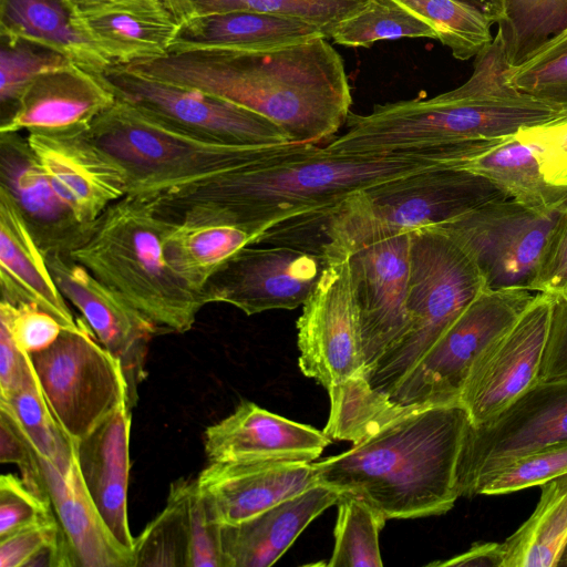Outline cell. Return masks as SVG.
<instances>
[{
    "label": "cell",
    "instance_id": "13",
    "mask_svg": "<svg viewBox=\"0 0 567 567\" xmlns=\"http://www.w3.org/2000/svg\"><path fill=\"white\" fill-rule=\"evenodd\" d=\"M103 75L116 97L195 133L243 145L290 143L265 116L217 96L152 79L124 64L113 63Z\"/></svg>",
    "mask_w": 567,
    "mask_h": 567
},
{
    "label": "cell",
    "instance_id": "52",
    "mask_svg": "<svg viewBox=\"0 0 567 567\" xmlns=\"http://www.w3.org/2000/svg\"><path fill=\"white\" fill-rule=\"evenodd\" d=\"M31 358L14 343L9 329L0 323V398H8L24 382Z\"/></svg>",
    "mask_w": 567,
    "mask_h": 567
},
{
    "label": "cell",
    "instance_id": "24",
    "mask_svg": "<svg viewBox=\"0 0 567 567\" xmlns=\"http://www.w3.org/2000/svg\"><path fill=\"white\" fill-rule=\"evenodd\" d=\"M132 409L118 405L87 436L74 443L82 480L113 536L133 553L127 516Z\"/></svg>",
    "mask_w": 567,
    "mask_h": 567
},
{
    "label": "cell",
    "instance_id": "54",
    "mask_svg": "<svg viewBox=\"0 0 567 567\" xmlns=\"http://www.w3.org/2000/svg\"><path fill=\"white\" fill-rule=\"evenodd\" d=\"M462 6L488 18L493 23H497L504 13L503 0H453Z\"/></svg>",
    "mask_w": 567,
    "mask_h": 567
},
{
    "label": "cell",
    "instance_id": "44",
    "mask_svg": "<svg viewBox=\"0 0 567 567\" xmlns=\"http://www.w3.org/2000/svg\"><path fill=\"white\" fill-rule=\"evenodd\" d=\"M567 473V443L523 455L480 476L468 496L501 495L533 486Z\"/></svg>",
    "mask_w": 567,
    "mask_h": 567
},
{
    "label": "cell",
    "instance_id": "7",
    "mask_svg": "<svg viewBox=\"0 0 567 567\" xmlns=\"http://www.w3.org/2000/svg\"><path fill=\"white\" fill-rule=\"evenodd\" d=\"M87 133L127 172L126 196L144 200L250 165L290 145L223 142L175 125L118 97L94 120Z\"/></svg>",
    "mask_w": 567,
    "mask_h": 567
},
{
    "label": "cell",
    "instance_id": "17",
    "mask_svg": "<svg viewBox=\"0 0 567 567\" xmlns=\"http://www.w3.org/2000/svg\"><path fill=\"white\" fill-rule=\"evenodd\" d=\"M367 372L408 330L411 233L380 237L348 255Z\"/></svg>",
    "mask_w": 567,
    "mask_h": 567
},
{
    "label": "cell",
    "instance_id": "53",
    "mask_svg": "<svg viewBox=\"0 0 567 567\" xmlns=\"http://www.w3.org/2000/svg\"><path fill=\"white\" fill-rule=\"evenodd\" d=\"M504 550L502 543H477L465 553L443 561H435L429 566L441 567H503Z\"/></svg>",
    "mask_w": 567,
    "mask_h": 567
},
{
    "label": "cell",
    "instance_id": "31",
    "mask_svg": "<svg viewBox=\"0 0 567 567\" xmlns=\"http://www.w3.org/2000/svg\"><path fill=\"white\" fill-rule=\"evenodd\" d=\"M255 243L249 233L236 226L168 219L163 237L168 265L190 289L200 293L236 252Z\"/></svg>",
    "mask_w": 567,
    "mask_h": 567
},
{
    "label": "cell",
    "instance_id": "26",
    "mask_svg": "<svg viewBox=\"0 0 567 567\" xmlns=\"http://www.w3.org/2000/svg\"><path fill=\"white\" fill-rule=\"evenodd\" d=\"M341 493L323 484L285 499L237 524L221 525L225 567H269Z\"/></svg>",
    "mask_w": 567,
    "mask_h": 567
},
{
    "label": "cell",
    "instance_id": "42",
    "mask_svg": "<svg viewBox=\"0 0 567 567\" xmlns=\"http://www.w3.org/2000/svg\"><path fill=\"white\" fill-rule=\"evenodd\" d=\"M508 83L539 102L567 111V29L512 68Z\"/></svg>",
    "mask_w": 567,
    "mask_h": 567
},
{
    "label": "cell",
    "instance_id": "45",
    "mask_svg": "<svg viewBox=\"0 0 567 567\" xmlns=\"http://www.w3.org/2000/svg\"><path fill=\"white\" fill-rule=\"evenodd\" d=\"M0 323L4 324L20 350L29 355L51 347L63 331V326L39 306L28 302L11 303L1 299Z\"/></svg>",
    "mask_w": 567,
    "mask_h": 567
},
{
    "label": "cell",
    "instance_id": "16",
    "mask_svg": "<svg viewBox=\"0 0 567 567\" xmlns=\"http://www.w3.org/2000/svg\"><path fill=\"white\" fill-rule=\"evenodd\" d=\"M553 298L538 292L473 365L460 395L472 426L494 419L538 380Z\"/></svg>",
    "mask_w": 567,
    "mask_h": 567
},
{
    "label": "cell",
    "instance_id": "49",
    "mask_svg": "<svg viewBox=\"0 0 567 567\" xmlns=\"http://www.w3.org/2000/svg\"><path fill=\"white\" fill-rule=\"evenodd\" d=\"M0 461L13 463L22 480L35 493L49 498L40 456L9 406L0 401Z\"/></svg>",
    "mask_w": 567,
    "mask_h": 567
},
{
    "label": "cell",
    "instance_id": "5",
    "mask_svg": "<svg viewBox=\"0 0 567 567\" xmlns=\"http://www.w3.org/2000/svg\"><path fill=\"white\" fill-rule=\"evenodd\" d=\"M166 225L148 202L125 196L91 223L68 252L121 295L157 334L187 332L207 305L168 265Z\"/></svg>",
    "mask_w": 567,
    "mask_h": 567
},
{
    "label": "cell",
    "instance_id": "29",
    "mask_svg": "<svg viewBox=\"0 0 567 567\" xmlns=\"http://www.w3.org/2000/svg\"><path fill=\"white\" fill-rule=\"evenodd\" d=\"M321 37L327 38L319 27L293 17L248 11L196 14L179 24L168 53L267 51Z\"/></svg>",
    "mask_w": 567,
    "mask_h": 567
},
{
    "label": "cell",
    "instance_id": "8",
    "mask_svg": "<svg viewBox=\"0 0 567 567\" xmlns=\"http://www.w3.org/2000/svg\"><path fill=\"white\" fill-rule=\"evenodd\" d=\"M485 289L477 267L447 233L437 226L412 231L409 327L367 372L371 388L388 398Z\"/></svg>",
    "mask_w": 567,
    "mask_h": 567
},
{
    "label": "cell",
    "instance_id": "46",
    "mask_svg": "<svg viewBox=\"0 0 567 567\" xmlns=\"http://www.w3.org/2000/svg\"><path fill=\"white\" fill-rule=\"evenodd\" d=\"M189 527L188 567H225L221 549V525L199 492L196 478L187 489Z\"/></svg>",
    "mask_w": 567,
    "mask_h": 567
},
{
    "label": "cell",
    "instance_id": "39",
    "mask_svg": "<svg viewBox=\"0 0 567 567\" xmlns=\"http://www.w3.org/2000/svg\"><path fill=\"white\" fill-rule=\"evenodd\" d=\"M336 43L370 47L380 40L400 38L436 39L434 30L395 0H369L341 21L331 33Z\"/></svg>",
    "mask_w": 567,
    "mask_h": 567
},
{
    "label": "cell",
    "instance_id": "27",
    "mask_svg": "<svg viewBox=\"0 0 567 567\" xmlns=\"http://www.w3.org/2000/svg\"><path fill=\"white\" fill-rule=\"evenodd\" d=\"M45 487L75 567H133V553L113 536L80 473L75 452L68 466L40 457Z\"/></svg>",
    "mask_w": 567,
    "mask_h": 567
},
{
    "label": "cell",
    "instance_id": "43",
    "mask_svg": "<svg viewBox=\"0 0 567 567\" xmlns=\"http://www.w3.org/2000/svg\"><path fill=\"white\" fill-rule=\"evenodd\" d=\"M0 567H75L56 516L0 538Z\"/></svg>",
    "mask_w": 567,
    "mask_h": 567
},
{
    "label": "cell",
    "instance_id": "19",
    "mask_svg": "<svg viewBox=\"0 0 567 567\" xmlns=\"http://www.w3.org/2000/svg\"><path fill=\"white\" fill-rule=\"evenodd\" d=\"M53 278L66 300L80 310L99 342L122 364L134 408L137 389L145 378L148 343L154 327L121 295L96 279L69 254L48 252Z\"/></svg>",
    "mask_w": 567,
    "mask_h": 567
},
{
    "label": "cell",
    "instance_id": "41",
    "mask_svg": "<svg viewBox=\"0 0 567 567\" xmlns=\"http://www.w3.org/2000/svg\"><path fill=\"white\" fill-rule=\"evenodd\" d=\"M369 0H192L196 14L230 11L299 18L319 27L327 38L337 25Z\"/></svg>",
    "mask_w": 567,
    "mask_h": 567
},
{
    "label": "cell",
    "instance_id": "14",
    "mask_svg": "<svg viewBox=\"0 0 567 567\" xmlns=\"http://www.w3.org/2000/svg\"><path fill=\"white\" fill-rule=\"evenodd\" d=\"M299 367L328 390L365 374L348 256L332 259L297 321Z\"/></svg>",
    "mask_w": 567,
    "mask_h": 567
},
{
    "label": "cell",
    "instance_id": "6",
    "mask_svg": "<svg viewBox=\"0 0 567 567\" xmlns=\"http://www.w3.org/2000/svg\"><path fill=\"white\" fill-rule=\"evenodd\" d=\"M507 198L470 171L429 168L360 190L334 207L310 213L308 220L315 248L332 260L380 237L440 226Z\"/></svg>",
    "mask_w": 567,
    "mask_h": 567
},
{
    "label": "cell",
    "instance_id": "2",
    "mask_svg": "<svg viewBox=\"0 0 567 567\" xmlns=\"http://www.w3.org/2000/svg\"><path fill=\"white\" fill-rule=\"evenodd\" d=\"M124 65L258 113L290 143L331 141L351 113L343 60L324 37L275 50H194Z\"/></svg>",
    "mask_w": 567,
    "mask_h": 567
},
{
    "label": "cell",
    "instance_id": "4",
    "mask_svg": "<svg viewBox=\"0 0 567 567\" xmlns=\"http://www.w3.org/2000/svg\"><path fill=\"white\" fill-rule=\"evenodd\" d=\"M512 66L494 37L474 60L461 86L427 100L378 104L369 114L350 113L347 131L326 147L333 152L385 154L453 142L503 138L518 130L567 116L512 86Z\"/></svg>",
    "mask_w": 567,
    "mask_h": 567
},
{
    "label": "cell",
    "instance_id": "40",
    "mask_svg": "<svg viewBox=\"0 0 567 567\" xmlns=\"http://www.w3.org/2000/svg\"><path fill=\"white\" fill-rule=\"evenodd\" d=\"M71 63L44 45L0 35L1 122L12 114L21 95L37 76Z\"/></svg>",
    "mask_w": 567,
    "mask_h": 567
},
{
    "label": "cell",
    "instance_id": "51",
    "mask_svg": "<svg viewBox=\"0 0 567 567\" xmlns=\"http://www.w3.org/2000/svg\"><path fill=\"white\" fill-rule=\"evenodd\" d=\"M567 375V295L553 298L539 380Z\"/></svg>",
    "mask_w": 567,
    "mask_h": 567
},
{
    "label": "cell",
    "instance_id": "36",
    "mask_svg": "<svg viewBox=\"0 0 567 567\" xmlns=\"http://www.w3.org/2000/svg\"><path fill=\"white\" fill-rule=\"evenodd\" d=\"M429 24L457 60L475 58L493 40L488 18L453 0H395Z\"/></svg>",
    "mask_w": 567,
    "mask_h": 567
},
{
    "label": "cell",
    "instance_id": "55",
    "mask_svg": "<svg viewBox=\"0 0 567 567\" xmlns=\"http://www.w3.org/2000/svg\"><path fill=\"white\" fill-rule=\"evenodd\" d=\"M161 2L179 24L196 16L192 0H161Z\"/></svg>",
    "mask_w": 567,
    "mask_h": 567
},
{
    "label": "cell",
    "instance_id": "34",
    "mask_svg": "<svg viewBox=\"0 0 567 567\" xmlns=\"http://www.w3.org/2000/svg\"><path fill=\"white\" fill-rule=\"evenodd\" d=\"M503 9L496 33L512 68L567 29V0H503Z\"/></svg>",
    "mask_w": 567,
    "mask_h": 567
},
{
    "label": "cell",
    "instance_id": "15",
    "mask_svg": "<svg viewBox=\"0 0 567 567\" xmlns=\"http://www.w3.org/2000/svg\"><path fill=\"white\" fill-rule=\"evenodd\" d=\"M330 260L296 247L261 243L236 252L203 290L207 305H231L247 316L302 306Z\"/></svg>",
    "mask_w": 567,
    "mask_h": 567
},
{
    "label": "cell",
    "instance_id": "3",
    "mask_svg": "<svg viewBox=\"0 0 567 567\" xmlns=\"http://www.w3.org/2000/svg\"><path fill=\"white\" fill-rule=\"evenodd\" d=\"M468 415L460 403L406 406L346 452L313 462L318 483L352 494L388 519L449 512Z\"/></svg>",
    "mask_w": 567,
    "mask_h": 567
},
{
    "label": "cell",
    "instance_id": "28",
    "mask_svg": "<svg viewBox=\"0 0 567 567\" xmlns=\"http://www.w3.org/2000/svg\"><path fill=\"white\" fill-rule=\"evenodd\" d=\"M79 9L97 49L117 64L167 54L179 27L161 0H115Z\"/></svg>",
    "mask_w": 567,
    "mask_h": 567
},
{
    "label": "cell",
    "instance_id": "12",
    "mask_svg": "<svg viewBox=\"0 0 567 567\" xmlns=\"http://www.w3.org/2000/svg\"><path fill=\"white\" fill-rule=\"evenodd\" d=\"M566 443L567 375L538 380L494 419L468 425L457 467L460 496L499 465Z\"/></svg>",
    "mask_w": 567,
    "mask_h": 567
},
{
    "label": "cell",
    "instance_id": "37",
    "mask_svg": "<svg viewBox=\"0 0 567 567\" xmlns=\"http://www.w3.org/2000/svg\"><path fill=\"white\" fill-rule=\"evenodd\" d=\"M337 505L334 547L328 566H383L379 547V534L388 518L352 494L341 493Z\"/></svg>",
    "mask_w": 567,
    "mask_h": 567
},
{
    "label": "cell",
    "instance_id": "23",
    "mask_svg": "<svg viewBox=\"0 0 567 567\" xmlns=\"http://www.w3.org/2000/svg\"><path fill=\"white\" fill-rule=\"evenodd\" d=\"M1 299L39 306L64 329L79 330L85 320L75 318L59 289L47 255L37 241L12 194L0 185Z\"/></svg>",
    "mask_w": 567,
    "mask_h": 567
},
{
    "label": "cell",
    "instance_id": "33",
    "mask_svg": "<svg viewBox=\"0 0 567 567\" xmlns=\"http://www.w3.org/2000/svg\"><path fill=\"white\" fill-rule=\"evenodd\" d=\"M539 502L502 543L503 567L558 566L567 545V473L540 485Z\"/></svg>",
    "mask_w": 567,
    "mask_h": 567
},
{
    "label": "cell",
    "instance_id": "32",
    "mask_svg": "<svg viewBox=\"0 0 567 567\" xmlns=\"http://www.w3.org/2000/svg\"><path fill=\"white\" fill-rule=\"evenodd\" d=\"M460 168L487 178L509 198L535 212H548L567 202V187L555 186L544 178L535 153L515 134Z\"/></svg>",
    "mask_w": 567,
    "mask_h": 567
},
{
    "label": "cell",
    "instance_id": "22",
    "mask_svg": "<svg viewBox=\"0 0 567 567\" xmlns=\"http://www.w3.org/2000/svg\"><path fill=\"white\" fill-rule=\"evenodd\" d=\"M196 484L219 524L231 525L319 483L313 462H209Z\"/></svg>",
    "mask_w": 567,
    "mask_h": 567
},
{
    "label": "cell",
    "instance_id": "30",
    "mask_svg": "<svg viewBox=\"0 0 567 567\" xmlns=\"http://www.w3.org/2000/svg\"><path fill=\"white\" fill-rule=\"evenodd\" d=\"M0 35L50 48L100 75L113 64L91 39L73 0H0Z\"/></svg>",
    "mask_w": 567,
    "mask_h": 567
},
{
    "label": "cell",
    "instance_id": "50",
    "mask_svg": "<svg viewBox=\"0 0 567 567\" xmlns=\"http://www.w3.org/2000/svg\"><path fill=\"white\" fill-rule=\"evenodd\" d=\"M530 290L551 298L567 295V204L547 237Z\"/></svg>",
    "mask_w": 567,
    "mask_h": 567
},
{
    "label": "cell",
    "instance_id": "48",
    "mask_svg": "<svg viewBox=\"0 0 567 567\" xmlns=\"http://www.w3.org/2000/svg\"><path fill=\"white\" fill-rule=\"evenodd\" d=\"M515 136L533 150L549 184L567 187V116L523 127Z\"/></svg>",
    "mask_w": 567,
    "mask_h": 567
},
{
    "label": "cell",
    "instance_id": "9",
    "mask_svg": "<svg viewBox=\"0 0 567 567\" xmlns=\"http://www.w3.org/2000/svg\"><path fill=\"white\" fill-rule=\"evenodd\" d=\"M30 358L58 424L73 443L87 436L118 405L128 403L120 360L99 342L86 322L79 330L63 329L51 347Z\"/></svg>",
    "mask_w": 567,
    "mask_h": 567
},
{
    "label": "cell",
    "instance_id": "57",
    "mask_svg": "<svg viewBox=\"0 0 567 567\" xmlns=\"http://www.w3.org/2000/svg\"><path fill=\"white\" fill-rule=\"evenodd\" d=\"M558 566H567V545H566V548L561 555V558H560V561L558 564Z\"/></svg>",
    "mask_w": 567,
    "mask_h": 567
},
{
    "label": "cell",
    "instance_id": "35",
    "mask_svg": "<svg viewBox=\"0 0 567 567\" xmlns=\"http://www.w3.org/2000/svg\"><path fill=\"white\" fill-rule=\"evenodd\" d=\"M188 484L186 478L173 482L164 508L134 538L133 567H188Z\"/></svg>",
    "mask_w": 567,
    "mask_h": 567
},
{
    "label": "cell",
    "instance_id": "25",
    "mask_svg": "<svg viewBox=\"0 0 567 567\" xmlns=\"http://www.w3.org/2000/svg\"><path fill=\"white\" fill-rule=\"evenodd\" d=\"M0 185L14 197L45 254L69 252L86 227L53 190L35 161L27 137L0 133Z\"/></svg>",
    "mask_w": 567,
    "mask_h": 567
},
{
    "label": "cell",
    "instance_id": "21",
    "mask_svg": "<svg viewBox=\"0 0 567 567\" xmlns=\"http://www.w3.org/2000/svg\"><path fill=\"white\" fill-rule=\"evenodd\" d=\"M115 101L104 75L71 63L37 76L0 133L85 132Z\"/></svg>",
    "mask_w": 567,
    "mask_h": 567
},
{
    "label": "cell",
    "instance_id": "10",
    "mask_svg": "<svg viewBox=\"0 0 567 567\" xmlns=\"http://www.w3.org/2000/svg\"><path fill=\"white\" fill-rule=\"evenodd\" d=\"M534 297L526 289L482 291L388 399L401 406L460 403L477 359L515 324Z\"/></svg>",
    "mask_w": 567,
    "mask_h": 567
},
{
    "label": "cell",
    "instance_id": "11",
    "mask_svg": "<svg viewBox=\"0 0 567 567\" xmlns=\"http://www.w3.org/2000/svg\"><path fill=\"white\" fill-rule=\"evenodd\" d=\"M567 202L535 212L512 198L440 225L471 257L487 290H530L547 237Z\"/></svg>",
    "mask_w": 567,
    "mask_h": 567
},
{
    "label": "cell",
    "instance_id": "47",
    "mask_svg": "<svg viewBox=\"0 0 567 567\" xmlns=\"http://www.w3.org/2000/svg\"><path fill=\"white\" fill-rule=\"evenodd\" d=\"M55 516L49 498L11 473L0 477V538Z\"/></svg>",
    "mask_w": 567,
    "mask_h": 567
},
{
    "label": "cell",
    "instance_id": "38",
    "mask_svg": "<svg viewBox=\"0 0 567 567\" xmlns=\"http://www.w3.org/2000/svg\"><path fill=\"white\" fill-rule=\"evenodd\" d=\"M0 401L9 406L40 457L58 466L71 463L74 444L58 424L33 365L22 385Z\"/></svg>",
    "mask_w": 567,
    "mask_h": 567
},
{
    "label": "cell",
    "instance_id": "1",
    "mask_svg": "<svg viewBox=\"0 0 567 567\" xmlns=\"http://www.w3.org/2000/svg\"><path fill=\"white\" fill-rule=\"evenodd\" d=\"M473 151L470 142L385 154L290 143L276 155L146 202L168 220L236 226L257 244L267 230L290 218L327 210L360 190L420 171L458 167Z\"/></svg>",
    "mask_w": 567,
    "mask_h": 567
},
{
    "label": "cell",
    "instance_id": "18",
    "mask_svg": "<svg viewBox=\"0 0 567 567\" xmlns=\"http://www.w3.org/2000/svg\"><path fill=\"white\" fill-rule=\"evenodd\" d=\"M29 147L53 190L84 226L126 196L125 168L85 132H30Z\"/></svg>",
    "mask_w": 567,
    "mask_h": 567
},
{
    "label": "cell",
    "instance_id": "56",
    "mask_svg": "<svg viewBox=\"0 0 567 567\" xmlns=\"http://www.w3.org/2000/svg\"><path fill=\"white\" fill-rule=\"evenodd\" d=\"M79 7L95 6L112 2L115 0H73Z\"/></svg>",
    "mask_w": 567,
    "mask_h": 567
},
{
    "label": "cell",
    "instance_id": "20",
    "mask_svg": "<svg viewBox=\"0 0 567 567\" xmlns=\"http://www.w3.org/2000/svg\"><path fill=\"white\" fill-rule=\"evenodd\" d=\"M331 440L323 431L243 401L233 413L209 425L204 449L209 462H308Z\"/></svg>",
    "mask_w": 567,
    "mask_h": 567
}]
</instances>
